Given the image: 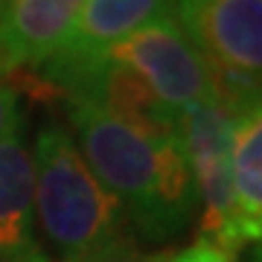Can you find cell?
I'll return each mask as SVG.
<instances>
[{"instance_id":"cell-1","label":"cell","mask_w":262,"mask_h":262,"mask_svg":"<svg viewBox=\"0 0 262 262\" xmlns=\"http://www.w3.org/2000/svg\"><path fill=\"white\" fill-rule=\"evenodd\" d=\"M61 102L84 163L120 201L131 230L143 242H169L184 233L198 213V195L181 137H149L91 102Z\"/></svg>"},{"instance_id":"cell-2","label":"cell","mask_w":262,"mask_h":262,"mask_svg":"<svg viewBox=\"0 0 262 262\" xmlns=\"http://www.w3.org/2000/svg\"><path fill=\"white\" fill-rule=\"evenodd\" d=\"M35 222L61 262L128 233L120 201L96 181L70 131L58 120H47L35 134Z\"/></svg>"},{"instance_id":"cell-3","label":"cell","mask_w":262,"mask_h":262,"mask_svg":"<svg viewBox=\"0 0 262 262\" xmlns=\"http://www.w3.org/2000/svg\"><path fill=\"white\" fill-rule=\"evenodd\" d=\"M204 56L215 99L239 117L262 105V0H192L175 6Z\"/></svg>"},{"instance_id":"cell-4","label":"cell","mask_w":262,"mask_h":262,"mask_svg":"<svg viewBox=\"0 0 262 262\" xmlns=\"http://www.w3.org/2000/svg\"><path fill=\"white\" fill-rule=\"evenodd\" d=\"M236 114L219 99L181 114L178 137L198 195V239L227 253L242 251L230 184V140Z\"/></svg>"},{"instance_id":"cell-5","label":"cell","mask_w":262,"mask_h":262,"mask_svg":"<svg viewBox=\"0 0 262 262\" xmlns=\"http://www.w3.org/2000/svg\"><path fill=\"white\" fill-rule=\"evenodd\" d=\"M108 58L137 73L151 88V94L175 114H187L215 99L210 67L175 18L155 20L114 44Z\"/></svg>"},{"instance_id":"cell-6","label":"cell","mask_w":262,"mask_h":262,"mask_svg":"<svg viewBox=\"0 0 262 262\" xmlns=\"http://www.w3.org/2000/svg\"><path fill=\"white\" fill-rule=\"evenodd\" d=\"M82 0H3L0 73H27L56 56L73 35Z\"/></svg>"},{"instance_id":"cell-7","label":"cell","mask_w":262,"mask_h":262,"mask_svg":"<svg viewBox=\"0 0 262 262\" xmlns=\"http://www.w3.org/2000/svg\"><path fill=\"white\" fill-rule=\"evenodd\" d=\"M0 262H53L35 239V160L24 122L0 137Z\"/></svg>"},{"instance_id":"cell-8","label":"cell","mask_w":262,"mask_h":262,"mask_svg":"<svg viewBox=\"0 0 262 262\" xmlns=\"http://www.w3.org/2000/svg\"><path fill=\"white\" fill-rule=\"evenodd\" d=\"M163 18H175V0H82L73 35L58 53L102 58L114 44Z\"/></svg>"},{"instance_id":"cell-9","label":"cell","mask_w":262,"mask_h":262,"mask_svg":"<svg viewBox=\"0 0 262 262\" xmlns=\"http://www.w3.org/2000/svg\"><path fill=\"white\" fill-rule=\"evenodd\" d=\"M230 184L242 245L262 239V105L236 117L230 140Z\"/></svg>"},{"instance_id":"cell-10","label":"cell","mask_w":262,"mask_h":262,"mask_svg":"<svg viewBox=\"0 0 262 262\" xmlns=\"http://www.w3.org/2000/svg\"><path fill=\"white\" fill-rule=\"evenodd\" d=\"M169 259V251L166 253H146L137 248V242L131 236H122L117 242H108L96 251L84 253L82 259L76 262H166Z\"/></svg>"},{"instance_id":"cell-11","label":"cell","mask_w":262,"mask_h":262,"mask_svg":"<svg viewBox=\"0 0 262 262\" xmlns=\"http://www.w3.org/2000/svg\"><path fill=\"white\" fill-rule=\"evenodd\" d=\"M166 262H236V259H233V253H227V251H222V248H215V245L198 239V242L187 245V248H181V251L169 253Z\"/></svg>"},{"instance_id":"cell-12","label":"cell","mask_w":262,"mask_h":262,"mask_svg":"<svg viewBox=\"0 0 262 262\" xmlns=\"http://www.w3.org/2000/svg\"><path fill=\"white\" fill-rule=\"evenodd\" d=\"M24 122L20 114V94L12 84H0V137H6L12 128Z\"/></svg>"},{"instance_id":"cell-13","label":"cell","mask_w":262,"mask_h":262,"mask_svg":"<svg viewBox=\"0 0 262 262\" xmlns=\"http://www.w3.org/2000/svg\"><path fill=\"white\" fill-rule=\"evenodd\" d=\"M256 245H259V256H256V262H262V239H259Z\"/></svg>"},{"instance_id":"cell-14","label":"cell","mask_w":262,"mask_h":262,"mask_svg":"<svg viewBox=\"0 0 262 262\" xmlns=\"http://www.w3.org/2000/svg\"><path fill=\"white\" fill-rule=\"evenodd\" d=\"M181 3H192V0H175V6H181Z\"/></svg>"},{"instance_id":"cell-15","label":"cell","mask_w":262,"mask_h":262,"mask_svg":"<svg viewBox=\"0 0 262 262\" xmlns=\"http://www.w3.org/2000/svg\"><path fill=\"white\" fill-rule=\"evenodd\" d=\"M0 12H3V0H0Z\"/></svg>"}]
</instances>
